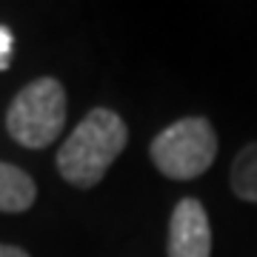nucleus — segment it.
I'll use <instances>...</instances> for the list:
<instances>
[{"label": "nucleus", "instance_id": "1", "mask_svg": "<svg viewBox=\"0 0 257 257\" xmlns=\"http://www.w3.org/2000/svg\"><path fill=\"white\" fill-rule=\"evenodd\" d=\"M128 128L117 111L92 109L74 126L57 152V172L66 183L77 189H92L106 177L109 166L126 149Z\"/></svg>", "mask_w": 257, "mask_h": 257}, {"label": "nucleus", "instance_id": "2", "mask_svg": "<svg viewBox=\"0 0 257 257\" xmlns=\"http://www.w3.org/2000/svg\"><path fill=\"white\" fill-rule=\"evenodd\" d=\"M66 123V89L55 77H37L23 86L6 111V132L23 149L52 146Z\"/></svg>", "mask_w": 257, "mask_h": 257}, {"label": "nucleus", "instance_id": "3", "mask_svg": "<svg viewBox=\"0 0 257 257\" xmlns=\"http://www.w3.org/2000/svg\"><path fill=\"white\" fill-rule=\"evenodd\" d=\"M152 163L169 180H194L217 157V132L206 117H183L166 126L149 146Z\"/></svg>", "mask_w": 257, "mask_h": 257}, {"label": "nucleus", "instance_id": "4", "mask_svg": "<svg viewBox=\"0 0 257 257\" xmlns=\"http://www.w3.org/2000/svg\"><path fill=\"white\" fill-rule=\"evenodd\" d=\"M169 257H211L209 214L197 197H183L172 211Z\"/></svg>", "mask_w": 257, "mask_h": 257}, {"label": "nucleus", "instance_id": "5", "mask_svg": "<svg viewBox=\"0 0 257 257\" xmlns=\"http://www.w3.org/2000/svg\"><path fill=\"white\" fill-rule=\"evenodd\" d=\"M37 186L35 180L12 163L0 160V211L3 214H20L35 206Z\"/></svg>", "mask_w": 257, "mask_h": 257}, {"label": "nucleus", "instance_id": "6", "mask_svg": "<svg viewBox=\"0 0 257 257\" xmlns=\"http://www.w3.org/2000/svg\"><path fill=\"white\" fill-rule=\"evenodd\" d=\"M231 189L240 200L257 203V143L240 149L231 163Z\"/></svg>", "mask_w": 257, "mask_h": 257}, {"label": "nucleus", "instance_id": "7", "mask_svg": "<svg viewBox=\"0 0 257 257\" xmlns=\"http://www.w3.org/2000/svg\"><path fill=\"white\" fill-rule=\"evenodd\" d=\"M12 49H15V37L6 26H0V72L9 69V60H12Z\"/></svg>", "mask_w": 257, "mask_h": 257}, {"label": "nucleus", "instance_id": "8", "mask_svg": "<svg viewBox=\"0 0 257 257\" xmlns=\"http://www.w3.org/2000/svg\"><path fill=\"white\" fill-rule=\"evenodd\" d=\"M0 257H29V251H23L20 246H6V243H0Z\"/></svg>", "mask_w": 257, "mask_h": 257}]
</instances>
